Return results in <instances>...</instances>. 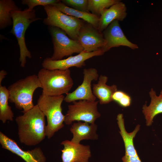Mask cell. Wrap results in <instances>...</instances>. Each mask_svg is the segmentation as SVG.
<instances>
[{"label":"cell","mask_w":162,"mask_h":162,"mask_svg":"<svg viewBox=\"0 0 162 162\" xmlns=\"http://www.w3.org/2000/svg\"><path fill=\"white\" fill-rule=\"evenodd\" d=\"M23 113L15 119L20 142L28 146L38 144L46 136L45 116L37 104Z\"/></svg>","instance_id":"6da1fadb"},{"label":"cell","mask_w":162,"mask_h":162,"mask_svg":"<svg viewBox=\"0 0 162 162\" xmlns=\"http://www.w3.org/2000/svg\"><path fill=\"white\" fill-rule=\"evenodd\" d=\"M37 76L42 87V94L46 96L67 94L74 85L69 69L50 70L43 68Z\"/></svg>","instance_id":"7a4b0ae2"},{"label":"cell","mask_w":162,"mask_h":162,"mask_svg":"<svg viewBox=\"0 0 162 162\" xmlns=\"http://www.w3.org/2000/svg\"><path fill=\"white\" fill-rule=\"evenodd\" d=\"M37 75L33 74L20 79L8 88L9 92V101L14 103L16 107L25 112L34 106L33 96L35 90L42 88Z\"/></svg>","instance_id":"3957f363"},{"label":"cell","mask_w":162,"mask_h":162,"mask_svg":"<svg viewBox=\"0 0 162 162\" xmlns=\"http://www.w3.org/2000/svg\"><path fill=\"white\" fill-rule=\"evenodd\" d=\"M64 98L63 95L48 96L42 94L38 99L37 104L47 118L46 136L48 139L64 126L65 116L61 105Z\"/></svg>","instance_id":"277c9868"},{"label":"cell","mask_w":162,"mask_h":162,"mask_svg":"<svg viewBox=\"0 0 162 162\" xmlns=\"http://www.w3.org/2000/svg\"><path fill=\"white\" fill-rule=\"evenodd\" d=\"M12 28L10 32L17 39L20 48L19 62L20 67L23 68L26 63V57L32 58L30 52L28 49L25 42L26 32L32 22L42 19L37 17L35 11H29L26 8L22 11H12Z\"/></svg>","instance_id":"5b68a950"},{"label":"cell","mask_w":162,"mask_h":162,"mask_svg":"<svg viewBox=\"0 0 162 162\" xmlns=\"http://www.w3.org/2000/svg\"><path fill=\"white\" fill-rule=\"evenodd\" d=\"M44 8L47 15L43 21L44 24L49 27L58 28L70 38L77 40L79 31L85 21L67 15L51 5L45 6Z\"/></svg>","instance_id":"8992f818"},{"label":"cell","mask_w":162,"mask_h":162,"mask_svg":"<svg viewBox=\"0 0 162 162\" xmlns=\"http://www.w3.org/2000/svg\"><path fill=\"white\" fill-rule=\"evenodd\" d=\"M52 42L53 52L51 57L54 60L62 59L65 56L79 54L83 49L77 40L70 38L63 31L55 27H49Z\"/></svg>","instance_id":"52a82bcc"},{"label":"cell","mask_w":162,"mask_h":162,"mask_svg":"<svg viewBox=\"0 0 162 162\" xmlns=\"http://www.w3.org/2000/svg\"><path fill=\"white\" fill-rule=\"evenodd\" d=\"M98 102L99 101L86 100L73 102L72 104L68 106V110L65 116L64 123L70 125L74 121L95 123L101 116L98 110Z\"/></svg>","instance_id":"ba28073f"},{"label":"cell","mask_w":162,"mask_h":162,"mask_svg":"<svg viewBox=\"0 0 162 162\" xmlns=\"http://www.w3.org/2000/svg\"><path fill=\"white\" fill-rule=\"evenodd\" d=\"M105 52L102 49L92 52L83 51L75 56L58 60H52L50 57L44 59L42 64V67L49 70H65L72 67L81 68L86 65L85 61L92 57L103 55Z\"/></svg>","instance_id":"9c48e42d"},{"label":"cell","mask_w":162,"mask_h":162,"mask_svg":"<svg viewBox=\"0 0 162 162\" xmlns=\"http://www.w3.org/2000/svg\"><path fill=\"white\" fill-rule=\"evenodd\" d=\"M83 79L81 84L73 92L68 94L64 100L67 103L81 100L95 101L96 97L93 94L91 88L93 81H96L99 74L95 68H85L83 70Z\"/></svg>","instance_id":"30bf717a"},{"label":"cell","mask_w":162,"mask_h":162,"mask_svg":"<svg viewBox=\"0 0 162 162\" xmlns=\"http://www.w3.org/2000/svg\"><path fill=\"white\" fill-rule=\"evenodd\" d=\"M77 40L83 47V51L87 52L102 49L106 44L103 33L86 22L79 31Z\"/></svg>","instance_id":"8fae6325"},{"label":"cell","mask_w":162,"mask_h":162,"mask_svg":"<svg viewBox=\"0 0 162 162\" xmlns=\"http://www.w3.org/2000/svg\"><path fill=\"white\" fill-rule=\"evenodd\" d=\"M102 33L106 42L102 49L104 52L112 48L121 46H127L132 50L138 48L137 44L131 42L127 38L117 20L113 21Z\"/></svg>","instance_id":"7c38bea8"},{"label":"cell","mask_w":162,"mask_h":162,"mask_svg":"<svg viewBox=\"0 0 162 162\" xmlns=\"http://www.w3.org/2000/svg\"><path fill=\"white\" fill-rule=\"evenodd\" d=\"M0 143L2 147L20 157L26 162H45L46 158L39 147L31 150H22L14 140L0 132Z\"/></svg>","instance_id":"4fadbf2b"},{"label":"cell","mask_w":162,"mask_h":162,"mask_svg":"<svg viewBox=\"0 0 162 162\" xmlns=\"http://www.w3.org/2000/svg\"><path fill=\"white\" fill-rule=\"evenodd\" d=\"M61 144L64 147L61 150L62 162H88L91 156L89 146L75 144L68 140L64 141Z\"/></svg>","instance_id":"5bb4252c"},{"label":"cell","mask_w":162,"mask_h":162,"mask_svg":"<svg viewBox=\"0 0 162 162\" xmlns=\"http://www.w3.org/2000/svg\"><path fill=\"white\" fill-rule=\"evenodd\" d=\"M117 120L120 130L119 133L123 140L125 148V155L122 158V161L142 162L135 149L133 143V139L140 130V125L138 124L132 132L128 133L125 128L123 117L119 116Z\"/></svg>","instance_id":"9a60e30c"},{"label":"cell","mask_w":162,"mask_h":162,"mask_svg":"<svg viewBox=\"0 0 162 162\" xmlns=\"http://www.w3.org/2000/svg\"><path fill=\"white\" fill-rule=\"evenodd\" d=\"M127 10L125 4L120 0L109 8L104 9L99 17L98 28L99 31L102 33L114 20L123 21L127 16Z\"/></svg>","instance_id":"2e32d148"},{"label":"cell","mask_w":162,"mask_h":162,"mask_svg":"<svg viewBox=\"0 0 162 162\" xmlns=\"http://www.w3.org/2000/svg\"><path fill=\"white\" fill-rule=\"evenodd\" d=\"M97 127L95 123L90 124L81 121L74 123L70 128L73 135L71 141L78 144L83 140H98V135L96 133Z\"/></svg>","instance_id":"e0dca14e"},{"label":"cell","mask_w":162,"mask_h":162,"mask_svg":"<svg viewBox=\"0 0 162 162\" xmlns=\"http://www.w3.org/2000/svg\"><path fill=\"white\" fill-rule=\"evenodd\" d=\"M97 83L93 84L92 92L94 96L99 99L101 104H108L112 101V96L117 90V86L106 84L108 78L105 75H101Z\"/></svg>","instance_id":"ac0fdd59"},{"label":"cell","mask_w":162,"mask_h":162,"mask_svg":"<svg viewBox=\"0 0 162 162\" xmlns=\"http://www.w3.org/2000/svg\"><path fill=\"white\" fill-rule=\"evenodd\" d=\"M149 93L151 98L150 103L148 106L145 104L142 108L147 126L152 125L153 118L156 116L162 113V90L159 96L157 95L152 88Z\"/></svg>","instance_id":"d6986e66"},{"label":"cell","mask_w":162,"mask_h":162,"mask_svg":"<svg viewBox=\"0 0 162 162\" xmlns=\"http://www.w3.org/2000/svg\"><path fill=\"white\" fill-rule=\"evenodd\" d=\"M63 13L76 18L81 19L98 28L100 17L90 12L81 11L69 7L61 1L51 5Z\"/></svg>","instance_id":"ffe728a7"},{"label":"cell","mask_w":162,"mask_h":162,"mask_svg":"<svg viewBox=\"0 0 162 162\" xmlns=\"http://www.w3.org/2000/svg\"><path fill=\"white\" fill-rule=\"evenodd\" d=\"M21 9L12 0H0V29H2L12 25V11Z\"/></svg>","instance_id":"44dd1931"},{"label":"cell","mask_w":162,"mask_h":162,"mask_svg":"<svg viewBox=\"0 0 162 162\" xmlns=\"http://www.w3.org/2000/svg\"><path fill=\"white\" fill-rule=\"evenodd\" d=\"M9 92L5 86L0 85V120L3 123L13 121L14 114L8 105Z\"/></svg>","instance_id":"7402d4cb"},{"label":"cell","mask_w":162,"mask_h":162,"mask_svg":"<svg viewBox=\"0 0 162 162\" xmlns=\"http://www.w3.org/2000/svg\"><path fill=\"white\" fill-rule=\"evenodd\" d=\"M119 0H88V10L91 13L100 16L101 12L116 3Z\"/></svg>","instance_id":"603a6c76"},{"label":"cell","mask_w":162,"mask_h":162,"mask_svg":"<svg viewBox=\"0 0 162 162\" xmlns=\"http://www.w3.org/2000/svg\"><path fill=\"white\" fill-rule=\"evenodd\" d=\"M66 6L79 11L90 12L88 10V0H62Z\"/></svg>","instance_id":"cb8c5ba5"},{"label":"cell","mask_w":162,"mask_h":162,"mask_svg":"<svg viewBox=\"0 0 162 162\" xmlns=\"http://www.w3.org/2000/svg\"><path fill=\"white\" fill-rule=\"evenodd\" d=\"M112 99L122 106L126 107L131 104V98L128 94L121 91H116L113 94Z\"/></svg>","instance_id":"d4e9b609"},{"label":"cell","mask_w":162,"mask_h":162,"mask_svg":"<svg viewBox=\"0 0 162 162\" xmlns=\"http://www.w3.org/2000/svg\"><path fill=\"white\" fill-rule=\"evenodd\" d=\"M60 1L59 0H22V4L27 5L28 7V10L31 11L37 6L41 5L45 7L54 4Z\"/></svg>","instance_id":"484cf974"},{"label":"cell","mask_w":162,"mask_h":162,"mask_svg":"<svg viewBox=\"0 0 162 162\" xmlns=\"http://www.w3.org/2000/svg\"><path fill=\"white\" fill-rule=\"evenodd\" d=\"M7 73L6 71L2 70L0 71V85H1L3 80L4 78Z\"/></svg>","instance_id":"4316f807"}]
</instances>
